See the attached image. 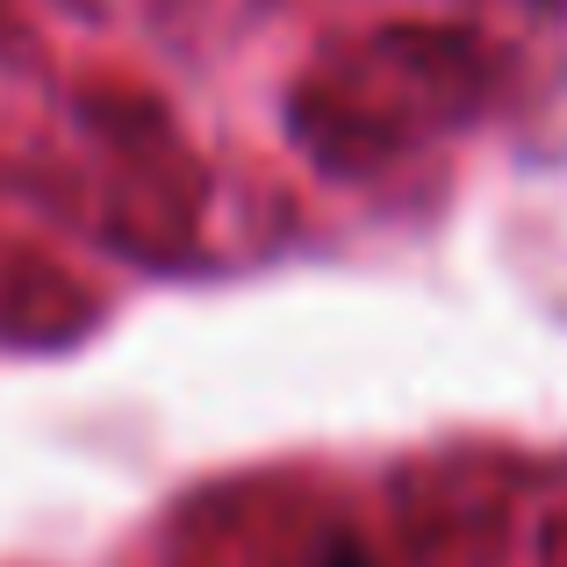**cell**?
Masks as SVG:
<instances>
[{
	"label": "cell",
	"mask_w": 567,
	"mask_h": 567,
	"mask_svg": "<svg viewBox=\"0 0 567 567\" xmlns=\"http://www.w3.org/2000/svg\"><path fill=\"white\" fill-rule=\"evenodd\" d=\"M323 567H374V560H367V554H331Z\"/></svg>",
	"instance_id": "1"
}]
</instances>
